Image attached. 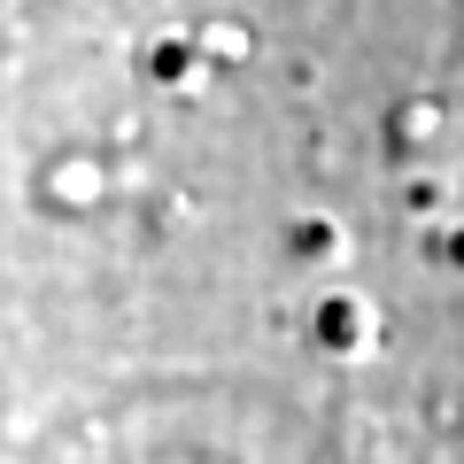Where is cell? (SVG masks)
Here are the masks:
<instances>
[{
    "label": "cell",
    "instance_id": "3957f363",
    "mask_svg": "<svg viewBox=\"0 0 464 464\" xmlns=\"http://www.w3.org/2000/svg\"><path fill=\"white\" fill-rule=\"evenodd\" d=\"M47 194H54V201H85V194H101V170H93V163L54 170V179H47Z\"/></svg>",
    "mask_w": 464,
    "mask_h": 464
},
{
    "label": "cell",
    "instance_id": "6da1fadb",
    "mask_svg": "<svg viewBox=\"0 0 464 464\" xmlns=\"http://www.w3.org/2000/svg\"><path fill=\"white\" fill-rule=\"evenodd\" d=\"M201 54H209V63H248L256 32H248V24H209V32H201Z\"/></svg>",
    "mask_w": 464,
    "mask_h": 464
},
{
    "label": "cell",
    "instance_id": "5b68a950",
    "mask_svg": "<svg viewBox=\"0 0 464 464\" xmlns=\"http://www.w3.org/2000/svg\"><path fill=\"white\" fill-rule=\"evenodd\" d=\"M186 54H194V47H179V39H155V47H148V70H155V78H179Z\"/></svg>",
    "mask_w": 464,
    "mask_h": 464
},
{
    "label": "cell",
    "instance_id": "277c9868",
    "mask_svg": "<svg viewBox=\"0 0 464 464\" xmlns=\"http://www.w3.org/2000/svg\"><path fill=\"white\" fill-rule=\"evenodd\" d=\"M426 132H441V101H411L395 116V140H426Z\"/></svg>",
    "mask_w": 464,
    "mask_h": 464
},
{
    "label": "cell",
    "instance_id": "7a4b0ae2",
    "mask_svg": "<svg viewBox=\"0 0 464 464\" xmlns=\"http://www.w3.org/2000/svg\"><path fill=\"white\" fill-rule=\"evenodd\" d=\"M317 325L333 333L325 348H364V341H356V333H364V310H356V302H325V310H317Z\"/></svg>",
    "mask_w": 464,
    "mask_h": 464
}]
</instances>
